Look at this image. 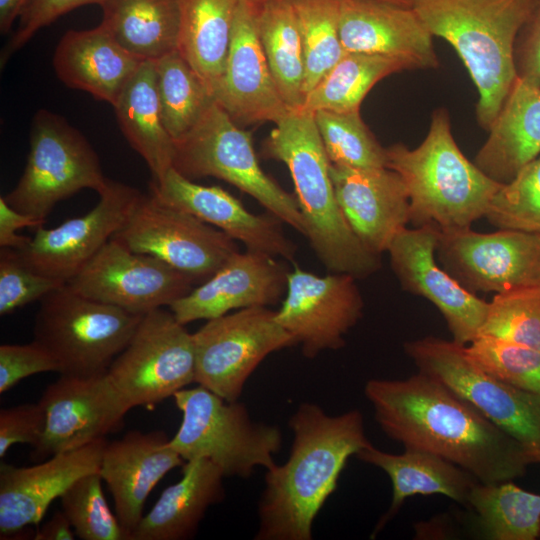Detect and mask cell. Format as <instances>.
I'll return each mask as SVG.
<instances>
[{"label":"cell","instance_id":"1","mask_svg":"<svg viewBox=\"0 0 540 540\" xmlns=\"http://www.w3.org/2000/svg\"><path fill=\"white\" fill-rule=\"evenodd\" d=\"M364 394L389 438L405 449L442 457L479 482L512 481L537 463L520 442L423 372L400 380L371 379Z\"/></svg>","mask_w":540,"mask_h":540},{"label":"cell","instance_id":"2","mask_svg":"<svg viewBox=\"0 0 540 540\" xmlns=\"http://www.w3.org/2000/svg\"><path fill=\"white\" fill-rule=\"evenodd\" d=\"M288 425L293 434L288 459L266 470L257 540H311L314 520L336 490L347 460L372 444L356 409L329 415L304 402Z\"/></svg>","mask_w":540,"mask_h":540},{"label":"cell","instance_id":"3","mask_svg":"<svg viewBox=\"0 0 540 540\" xmlns=\"http://www.w3.org/2000/svg\"><path fill=\"white\" fill-rule=\"evenodd\" d=\"M275 124L264 151L289 170L306 223L305 237L316 256L333 273L356 279L372 275L381 266L380 256L362 245L340 209L314 113L292 109Z\"/></svg>","mask_w":540,"mask_h":540},{"label":"cell","instance_id":"4","mask_svg":"<svg viewBox=\"0 0 540 540\" xmlns=\"http://www.w3.org/2000/svg\"><path fill=\"white\" fill-rule=\"evenodd\" d=\"M386 158V167L405 185L415 227L429 225L440 232L471 228L503 184L462 153L443 108L432 113L427 135L416 148L396 143L386 148Z\"/></svg>","mask_w":540,"mask_h":540},{"label":"cell","instance_id":"5","mask_svg":"<svg viewBox=\"0 0 540 540\" xmlns=\"http://www.w3.org/2000/svg\"><path fill=\"white\" fill-rule=\"evenodd\" d=\"M537 0H413L432 34L457 52L478 92L476 118L488 130L515 80L514 45Z\"/></svg>","mask_w":540,"mask_h":540},{"label":"cell","instance_id":"6","mask_svg":"<svg viewBox=\"0 0 540 540\" xmlns=\"http://www.w3.org/2000/svg\"><path fill=\"white\" fill-rule=\"evenodd\" d=\"M182 420L169 445L185 460L205 458L225 477L249 478L257 467L276 462L282 446L279 427L253 421L246 406L229 402L205 387L184 388L173 395Z\"/></svg>","mask_w":540,"mask_h":540},{"label":"cell","instance_id":"7","mask_svg":"<svg viewBox=\"0 0 540 540\" xmlns=\"http://www.w3.org/2000/svg\"><path fill=\"white\" fill-rule=\"evenodd\" d=\"M143 315L88 298L67 283L40 300L34 340L53 356L60 375L106 373Z\"/></svg>","mask_w":540,"mask_h":540},{"label":"cell","instance_id":"8","mask_svg":"<svg viewBox=\"0 0 540 540\" xmlns=\"http://www.w3.org/2000/svg\"><path fill=\"white\" fill-rule=\"evenodd\" d=\"M174 144L173 167L181 174L189 179L212 176L224 180L306 236V223L295 196L262 170L251 133L240 128L216 101Z\"/></svg>","mask_w":540,"mask_h":540},{"label":"cell","instance_id":"9","mask_svg":"<svg viewBox=\"0 0 540 540\" xmlns=\"http://www.w3.org/2000/svg\"><path fill=\"white\" fill-rule=\"evenodd\" d=\"M107 183L85 136L62 116L40 109L33 118L23 174L3 198L19 212L46 222L58 202L83 189L100 194Z\"/></svg>","mask_w":540,"mask_h":540},{"label":"cell","instance_id":"10","mask_svg":"<svg viewBox=\"0 0 540 540\" xmlns=\"http://www.w3.org/2000/svg\"><path fill=\"white\" fill-rule=\"evenodd\" d=\"M418 371L430 375L469 402L520 442L540 464V394L499 380L476 366L465 345L427 336L404 343Z\"/></svg>","mask_w":540,"mask_h":540},{"label":"cell","instance_id":"11","mask_svg":"<svg viewBox=\"0 0 540 540\" xmlns=\"http://www.w3.org/2000/svg\"><path fill=\"white\" fill-rule=\"evenodd\" d=\"M130 406H153L195 383L193 333L172 311L143 315L125 348L107 371Z\"/></svg>","mask_w":540,"mask_h":540},{"label":"cell","instance_id":"12","mask_svg":"<svg viewBox=\"0 0 540 540\" xmlns=\"http://www.w3.org/2000/svg\"><path fill=\"white\" fill-rule=\"evenodd\" d=\"M195 383L229 402L271 353L296 345L267 307L239 309L207 320L193 333Z\"/></svg>","mask_w":540,"mask_h":540},{"label":"cell","instance_id":"13","mask_svg":"<svg viewBox=\"0 0 540 540\" xmlns=\"http://www.w3.org/2000/svg\"><path fill=\"white\" fill-rule=\"evenodd\" d=\"M129 249L152 255L191 277H211L234 253V239L190 213L142 195L125 225L113 236Z\"/></svg>","mask_w":540,"mask_h":540},{"label":"cell","instance_id":"14","mask_svg":"<svg viewBox=\"0 0 540 540\" xmlns=\"http://www.w3.org/2000/svg\"><path fill=\"white\" fill-rule=\"evenodd\" d=\"M436 254L443 268L475 294L540 285V232L444 231L440 232Z\"/></svg>","mask_w":540,"mask_h":540},{"label":"cell","instance_id":"15","mask_svg":"<svg viewBox=\"0 0 540 540\" xmlns=\"http://www.w3.org/2000/svg\"><path fill=\"white\" fill-rule=\"evenodd\" d=\"M194 283L159 258L135 252L113 237L67 282L83 296L137 315L169 307Z\"/></svg>","mask_w":540,"mask_h":540},{"label":"cell","instance_id":"16","mask_svg":"<svg viewBox=\"0 0 540 540\" xmlns=\"http://www.w3.org/2000/svg\"><path fill=\"white\" fill-rule=\"evenodd\" d=\"M356 278L345 273L319 276L296 267L288 273L277 322L301 345L307 358L345 345V335L363 312Z\"/></svg>","mask_w":540,"mask_h":540},{"label":"cell","instance_id":"17","mask_svg":"<svg viewBox=\"0 0 540 540\" xmlns=\"http://www.w3.org/2000/svg\"><path fill=\"white\" fill-rule=\"evenodd\" d=\"M46 423L32 459L83 447L116 430L131 409L108 373L90 377L60 375L39 400Z\"/></svg>","mask_w":540,"mask_h":540},{"label":"cell","instance_id":"18","mask_svg":"<svg viewBox=\"0 0 540 540\" xmlns=\"http://www.w3.org/2000/svg\"><path fill=\"white\" fill-rule=\"evenodd\" d=\"M142 195L132 186L108 179L93 209L56 227L36 228L17 251L33 270L67 283L125 225Z\"/></svg>","mask_w":540,"mask_h":540},{"label":"cell","instance_id":"19","mask_svg":"<svg viewBox=\"0 0 540 540\" xmlns=\"http://www.w3.org/2000/svg\"><path fill=\"white\" fill-rule=\"evenodd\" d=\"M440 231L434 226L403 229L388 248L401 287L430 301L443 315L453 341L466 345L480 333L488 304L436 261Z\"/></svg>","mask_w":540,"mask_h":540},{"label":"cell","instance_id":"20","mask_svg":"<svg viewBox=\"0 0 540 540\" xmlns=\"http://www.w3.org/2000/svg\"><path fill=\"white\" fill-rule=\"evenodd\" d=\"M150 190L161 202L216 227L247 250L286 260L295 257L296 245L285 235L280 219L248 211L221 187L197 184L172 167L160 181L150 183Z\"/></svg>","mask_w":540,"mask_h":540},{"label":"cell","instance_id":"21","mask_svg":"<svg viewBox=\"0 0 540 540\" xmlns=\"http://www.w3.org/2000/svg\"><path fill=\"white\" fill-rule=\"evenodd\" d=\"M214 100L236 122L276 123L290 110L281 97L262 49L255 7L242 0L234 18L231 43Z\"/></svg>","mask_w":540,"mask_h":540},{"label":"cell","instance_id":"22","mask_svg":"<svg viewBox=\"0 0 540 540\" xmlns=\"http://www.w3.org/2000/svg\"><path fill=\"white\" fill-rule=\"evenodd\" d=\"M287 271L276 257L247 250L234 253L211 277L168 308L186 325L233 310L267 307L286 292Z\"/></svg>","mask_w":540,"mask_h":540},{"label":"cell","instance_id":"23","mask_svg":"<svg viewBox=\"0 0 540 540\" xmlns=\"http://www.w3.org/2000/svg\"><path fill=\"white\" fill-rule=\"evenodd\" d=\"M107 441L59 453L44 462L16 467L0 465V535L12 538L29 525H37L50 504L79 477L99 471Z\"/></svg>","mask_w":540,"mask_h":540},{"label":"cell","instance_id":"24","mask_svg":"<svg viewBox=\"0 0 540 540\" xmlns=\"http://www.w3.org/2000/svg\"><path fill=\"white\" fill-rule=\"evenodd\" d=\"M336 199L352 231L371 253L387 252L410 222V204L393 170L330 165Z\"/></svg>","mask_w":540,"mask_h":540},{"label":"cell","instance_id":"25","mask_svg":"<svg viewBox=\"0 0 540 540\" xmlns=\"http://www.w3.org/2000/svg\"><path fill=\"white\" fill-rule=\"evenodd\" d=\"M339 32L345 52L396 58L409 70L439 64L433 36L412 7L380 0H341Z\"/></svg>","mask_w":540,"mask_h":540},{"label":"cell","instance_id":"26","mask_svg":"<svg viewBox=\"0 0 540 540\" xmlns=\"http://www.w3.org/2000/svg\"><path fill=\"white\" fill-rule=\"evenodd\" d=\"M169 440L163 431L131 430L104 447L98 472L128 536L144 515L145 501L154 487L169 471L185 463Z\"/></svg>","mask_w":540,"mask_h":540},{"label":"cell","instance_id":"27","mask_svg":"<svg viewBox=\"0 0 540 540\" xmlns=\"http://www.w3.org/2000/svg\"><path fill=\"white\" fill-rule=\"evenodd\" d=\"M143 61L124 49L100 23L88 30H68L55 49L52 64L67 87L114 106Z\"/></svg>","mask_w":540,"mask_h":540},{"label":"cell","instance_id":"28","mask_svg":"<svg viewBox=\"0 0 540 540\" xmlns=\"http://www.w3.org/2000/svg\"><path fill=\"white\" fill-rule=\"evenodd\" d=\"M224 477L221 469L208 459L185 461L182 477L162 491L129 540L192 538L208 508L224 499Z\"/></svg>","mask_w":540,"mask_h":540},{"label":"cell","instance_id":"29","mask_svg":"<svg viewBox=\"0 0 540 540\" xmlns=\"http://www.w3.org/2000/svg\"><path fill=\"white\" fill-rule=\"evenodd\" d=\"M474 163L490 178L509 182L540 156V89L515 80Z\"/></svg>","mask_w":540,"mask_h":540},{"label":"cell","instance_id":"30","mask_svg":"<svg viewBox=\"0 0 540 540\" xmlns=\"http://www.w3.org/2000/svg\"><path fill=\"white\" fill-rule=\"evenodd\" d=\"M361 461L383 470L392 483V500L380 518L373 535L398 513L404 501L415 495H443L468 506L471 490L478 480L460 466L429 452L405 449L388 453L372 444L356 454Z\"/></svg>","mask_w":540,"mask_h":540},{"label":"cell","instance_id":"31","mask_svg":"<svg viewBox=\"0 0 540 540\" xmlns=\"http://www.w3.org/2000/svg\"><path fill=\"white\" fill-rule=\"evenodd\" d=\"M113 107L123 135L146 162L152 181H160L173 167L175 144L163 122L153 60L143 61Z\"/></svg>","mask_w":540,"mask_h":540},{"label":"cell","instance_id":"32","mask_svg":"<svg viewBox=\"0 0 540 540\" xmlns=\"http://www.w3.org/2000/svg\"><path fill=\"white\" fill-rule=\"evenodd\" d=\"M101 24L128 52L157 60L177 50L180 0H105Z\"/></svg>","mask_w":540,"mask_h":540},{"label":"cell","instance_id":"33","mask_svg":"<svg viewBox=\"0 0 540 540\" xmlns=\"http://www.w3.org/2000/svg\"><path fill=\"white\" fill-rule=\"evenodd\" d=\"M242 0H180L178 51L213 91L223 73Z\"/></svg>","mask_w":540,"mask_h":540},{"label":"cell","instance_id":"34","mask_svg":"<svg viewBox=\"0 0 540 540\" xmlns=\"http://www.w3.org/2000/svg\"><path fill=\"white\" fill-rule=\"evenodd\" d=\"M257 34L273 79L290 110L303 106L305 59L291 0L253 3Z\"/></svg>","mask_w":540,"mask_h":540},{"label":"cell","instance_id":"35","mask_svg":"<svg viewBox=\"0 0 540 540\" xmlns=\"http://www.w3.org/2000/svg\"><path fill=\"white\" fill-rule=\"evenodd\" d=\"M409 70L402 61L377 54L346 52L306 95L301 109L350 112L381 79Z\"/></svg>","mask_w":540,"mask_h":540},{"label":"cell","instance_id":"36","mask_svg":"<svg viewBox=\"0 0 540 540\" xmlns=\"http://www.w3.org/2000/svg\"><path fill=\"white\" fill-rule=\"evenodd\" d=\"M479 527L490 540H535L540 536V494L512 481L477 482L468 499Z\"/></svg>","mask_w":540,"mask_h":540},{"label":"cell","instance_id":"37","mask_svg":"<svg viewBox=\"0 0 540 540\" xmlns=\"http://www.w3.org/2000/svg\"><path fill=\"white\" fill-rule=\"evenodd\" d=\"M154 67L163 122L175 142L196 126L215 100L178 49L154 60Z\"/></svg>","mask_w":540,"mask_h":540},{"label":"cell","instance_id":"38","mask_svg":"<svg viewBox=\"0 0 540 540\" xmlns=\"http://www.w3.org/2000/svg\"><path fill=\"white\" fill-rule=\"evenodd\" d=\"M291 3L304 51L306 97L346 53L339 32L341 0H291Z\"/></svg>","mask_w":540,"mask_h":540},{"label":"cell","instance_id":"39","mask_svg":"<svg viewBox=\"0 0 540 540\" xmlns=\"http://www.w3.org/2000/svg\"><path fill=\"white\" fill-rule=\"evenodd\" d=\"M314 119L331 164L353 168L386 167V148L364 123L359 110H318L314 112Z\"/></svg>","mask_w":540,"mask_h":540},{"label":"cell","instance_id":"40","mask_svg":"<svg viewBox=\"0 0 540 540\" xmlns=\"http://www.w3.org/2000/svg\"><path fill=\"white\" fill-rule=\"evenodd\" d=\"M102 482L98 471L79 477L60 496L62 511L82 540H129L107 504Z\"/></svg>","mask_w":540,"mask_h":540},{"label":"cell","instance_id":"41","mask_svg":"<svg viewBox=\"0 0 540 540\" xmlns=\"http://www.w3.org/2000/svg\"><path fill=\"white\" fill-rule=\"evenodd\" d=\"M479 335L540 350V285L495 294Z\"/></svg>","mask_w":540,"mask_h":540},{"label":"cell","instance_id":"42","mask_svg":"<svg viewBox=\"0 0 540 540\" xmlns=\"http://www.w3.org/2000/svg\"><path fill=\"white\" fill-rule=\"evenodd\" d=\"M465 345L468 358L480 369L516 387L540 394V350L479 335Z\"/></svg>","mask_w":540,"mask_h":540},{"label":"cell","instance_id":"43","mask_svg":"<svg viewBox=\"0 0 540 540\" xmlns=\"http://www.w3.org/2000/svg\"><path fill=\"white\" fill-rule=\"evenodd\" d=\"M484 217L498 229L540 232V156L500 186Z\"/></svg>","mask_w":540,"mask_h":540},{"label":"cell","instance_id":"44","mask_svg":"<svg viewBox=\"0 0 540 540\" xmlns=\"http://www.w3.org/2000/svg\"><path fill=\"white\" fill-rule=\"evenodd\" d=\"M66 282L30 268L12 248H0V315L41 300Z\"/></svg>","mask_w":540,"mask_h":540},{"label":"cell","instance_id":"45","mask_svg":"<svg viewBox=\"0 0 540 540\" xmlns=\"http://www.w3.org/2000/svg\"><path fill=\"white\" fill-rule=\"evenodd\" d=\"M105 0H29L19 16L18 26L3 47L1 67L21 49L41 28L51 24L62 15L84 5H102Z\"/></svg>","mask_w":540,"mask_h":540},{"label":"cell","instance_id":"46","mask_svg":"<svg viewBox=\"0 0 540 540\" xmlns=\"http://www.w3.org/2000/svg\"><path fill=\"white\" fill-rule=\"evenodd\" d=\"M55 371L58 365L53 356L33 339L26 344L0 346V393L3 394L24 378L37 373Z\"/></svg>","mask_w":540,"mask_h":540},{"label":"cell","instance_id":"47","mask_svg":"<svg viewBox=\"0 0 540 540\" xmlns=\"http://www.w3.org/2000/svg\"><path fill=\"white\" fill-rule=\"evenodd\" d=\"M46 423L42 405L25 403L0 410V458L15 444L34 447L41 439Z\"/></svg>","mask_w":540,"mask_h":540},{"label":"cell","instance_id":"48","mask_svg":"<svg viewBox=\"0 0 540 540\" xmlns=\"http://www.w3.org/2000/svg\"><path fill=\"white\" fill-rule=\"evenodd\" d=\"M514 65L519 79L540 89V0L517 35Z\"/></svg>","mask_w":540,"mask_h":540},{"label":"cell","instance_id":"49","mask_svg":"<svg viewBox=\"0 0 540 540\" xmlns=\"http://www.w3.org/2000/svg\"><path fill=\"white\" fill-rule=\"evenodd\" d=\"M44 223L45 221L19 212L11 207L3 196L0 197V248L16 250L23 248L31 237L19 235L17 231L26 227L36 229L43 226Z\"/></svg>","mask_w":540,"mask_h":540},{"label":"cell","instance_id":"50","mask_svg":"<svg viewBox=\"0 0 540 540\" xmlns=\"http://www.w3.org/2000/svg\"><path fill=\"white\" fill-rule=\"evenodd\" d=\"M75 533L65 513L56 511L36 532V540H73Z\"/></svg>","mask_w":540,"mask_h":540},{"label":"cell","instance_id":"51","mask_svg":"<svg viewBox=\"0 0 540 540\" xmlns=\"http://www.w3.org/2000/svg\"><path fill=\"white\" fill-rule=\"evenodd\" d=\"M29 0H0V31L6 34Z\"/></svg>","mask_w":540,"mask_h":540},{"label":"cell","instance_id":"52","mask_svg":"<svg viewBox=\"0 0 540 540\" xmlns=\"http://www.w3.org/2000/svg\"><path fill=\"white\" fill-rule=\"evenodd\" d=\"M405 7H412L413 0H380Z\"/></svg>","mask_w":540,"mask_h":540},{"label":"cell","instance_id":"53","mask_svg":"<svg viewBox=\"0 0 540 540\" xmlns=\"http://www.w3.org/2000/svg\"><path fill=\"white\" fill-rule=\"evenodd\" d=\"M252 3H260L262 1H265V0H250Z\"/></svg>","mask_w":540,"mask_h":540}]
</instances>
